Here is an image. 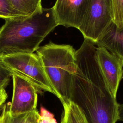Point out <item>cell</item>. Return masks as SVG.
Returning a JSON list of instances; mask_svg holds the SVG:
<instances>
[{
	"label": "cell",
	"instance_id": "1",
	"mask_svg": "<svg viewBox=\"0 0 123 123\" xmlns=\"http://www.w3.org/2000/svg\"><path fill=\"white\" fill-rule=\"evenodd\" d=\"M97 47L84 38L75 51L76 70L72 75L69 100L78 107L87 123H116L119 104L100 69Z\"/></svg>",
	"mask_w": 123,
	"mask_h": 123
},
{
	"label": "cell",
	"instance_id": "2",
	"mask_svg": "<svg viewBox=\"0 0 123 123\" xmlns=\"http://www.w3.org/2000/svg\"><path fill=\"white\" fill-rule=\"evenodd\" d=\"M58 24L53 7L29 16L5 20L0 28V55L32 53Z\"/></svg>",
	"mask_w": 123,
	"mask_h": 123
},
{
	"label": "cell",
	"instance_id": "3",
	"mask_svg": "<svg viewBox=\"0 0 123 123\" xmlns=\"http://www.w3.org/2000/svg\"><path fill=\"white\" fill-rule=\"evenodd\" d=\"M75 51L70 45L52 42L36 50L55 95L61 102L69 100L72 75L76 70Z\"/></svg>",
	"mask_w": 123,
	"mask_h": 123
},
{
	"label": "cell",
	"instance_id": "4",
	"mask_svg": "<svg viewBox=\"0 0 123 123\" xmlns=\"http://www.w3.org/2000/svg\"><path fill=\"white\" fill-rule=\"evenodd\" d=\"M0 60L12 73L33 84L37 89L55 91L46 75L42 62L37 53L0 55Z\"/></svg>",
	"mask_w": 123,
	"mask_h": 123
},
{
	"label": "cell",
	"instance_id": "5",
	"mask_svg": "<svg viewBox=\"0 0 123 123\" xmlns=\"http://www.w3.org/2000/svg\"><path fill=\"white\" fill-rule=\"evenodd\" d=\"M112 22L111 0H90L84 20L78 29L84 38L95 43Z\"/></svg>",
	"mask_w": 123,
	"mask_h": 123
},
{
	"label": "cell",
	"instance_id": "6",
	"mask_svg": "<svg viewBox=\"0 0 123 123\" xmlns=\"http://www.w3.org/2000/svg\"><path fill=\"white\" fill-rule=\"evenodd\" d=\"M13 94L8 109L10 113L17 116L37 109V88L31 83L15 74H12Z\"/></svg>",
	"mask_w": 123,
	"mask_h": 123
},
{
	"label": "cell",
	"instance_id": "7",
	"mask_svg": "<svg viewBox=\"0 0 123 123\" xmlns=\"http://www.w3.org/2000/svg\"><path fill=\"white\" fill-rule=\"evenodd\" d=\"M89 1L57 0L53 8L58 25L78 29L86 13Z\"/></svg>",
	"mask_w": 123,
	"mask_h": 123
},
{
	"label": "cell",
	"instance_id": "8",
	"mask_svg": "<svg viewBox=\"0 0 123 123\" xmlns=\"http://www.w3.org/2000/svg\"><path fill=\"white\" fill-rule=\"evenodd\" d=\"M97 56L108 86L112 94L116 97L119 84L123 78V61L101 47H97Z\"/></svg>",
	"mask_w": 123,
	"mask_h": 123
},
{
	"label": "cell",
	"instance_id": "9",
	"mask_svg": "<svg viewBox=\"0 0 123 123\" xmlns=\"http://www.w3.org/2000/svg\"><path fill=\"white\" fill-rule=\"evenodd\" d=\"M95 44L123 61V27L120 29L113 22H111Z\"/></svg>",
	"mask_w": 123,
	"mask_h": 123
},
{
	"label": "cell",
	"instance_id": "10",
	"mask_svg": "<svg viewBox=\"0 0 123 123\" xmlns=\"http://www.w3.org/2000/svg\"><path fill=\"white\" fill-rule=\"evenodd\" d=\"M2 123H38L40 115L37 109L31 112L17 115H12L6 105L3 107L2 112Z\"/></svg>",
	"mask_w": 123,
	"mask_h": 123
},
{
	"label": "cell",
	"instance_id": "11",
	"mask_svg": "<svg viewBox=\"0 0 123 123\" xmlns=\"http://www.w3.org/2000/svg\"><path fill=\"white\" fill-rule=\"evenodd\" d=\"M63 108L62 123H87L78 107L70 100L62 102Z\"/></svg>",
	"mask_w": 123,
	"mask_h": 123
},
{
	"label": "cell",
	"instance_id": "12",
	"mask_svg": "<svg viewBox=\"0 0 123 123\" xmlns=\"http://www.w3.org/2000/svg\"><path fill=\"white\" fill-rule=\"evenodd\" d=\"M13 7L25 16H29L41 10V0H9Z\"/></svg>",
	"mask_w": 123,
	"mask_h": 123
},
{
	"label": "cell",
	"instance_id": "13",
	"mask_svg": "<svg viewBox=\"0 0 123 123\" xmlns=\"http://www.w3.org/2000/svg\"><path fill=\"white\" fill-rule=\"evenodd\" d=\"M25 16L16 10L9 0H0V18L7 20L16 19Z\"/></svg>",
	"mask_w": 123,
	"mask_h": 123
},
{
	"label": "cell",
	"instance_id": "14",
	"mask_svg": "<svg viewBox=\"0 0 123 123\" xmlns=\"http://www.w3.org/2000/svg\"><path fill=\"white\" fill-rule=\"evenodd\" d=\"M112 22L118 28L123 27V0H111Z\"/></svg>",
	"mask_w": 123,
	"mask_h": 123
},
{
	"label": "cell",
	"instance_id": "15",
	"mask_svg": "<svg viewBox=\"0 0 123 123\" xmlns=\"http://www.w3.org/2000/svg\"><path fill=\"white\" fill-rule=\"evenodd\" d=\"M12 73L0 60V90L5 89L12 76Z\"/></svg>",
	"mask_w": 123,
	"mask_h": 123
},
{
	"label": "cell",
	"instance_id": "16",
	"mask_svg": "<svg viewBox=\"0 0 123 123\" xmlns=\"http://www.w3.org/2000/svg\"><path fill=\"white\" fill-rule=\"evenodd\" d=\"M40 118L45 123H57L54 115L43 107L40 109Z\"/></svg>",
	"mask_w": 123,
	"mask_h": 123
},
{
	"label": "cell",
	"instance_id": "17",
	"mask_svg": "<svg viewBox=\"0 0 123 123\" xmlns=\"http://www.w3.org/2000/svg\"><path fill=\"white\" fill-rule=\"evenodd\" d=\"M7 97H8V95L5 89H0V108L1 106L4 103V102L7 98Z\"/></svg>",
	"mask_w": 123,
	"mask_h": 123
},
{
	"label": "cell",
	"instance_id": "18",
	"mask_svg": "<svg viewBox=\"0 0 123 123\" xmlns=\"http://www.w3.org/2000/svg\"><path fill=\"white\" fill-rule=\"evenodd\" d=\"M118 121L123 122V103L119 104L118 108Z\"/></svg>",
	"mask_w": 123,
	"mask_h": 123
},
{
	"label": "cell",
	"instance_id": "19",
	"mask_svg": "<svg viewBox=\"0 0 123 123\" xmlns=\"http://www.w3.org/2000/svg\"><path fill=\"white\" fill-rule=\"evenodd\" d=\"M38 123H45L43 122V121L41 119V118L40 117V118H39V121H38Z\"/></svg>",
	"mask_w": 123,
	"mask_h": 123
},
{
	"label": "cell",
	"instance_id": "20",
	"mask_svg": "<svg viewBox=\"0 0 123 123\" xmlns=\"http://www.w3.org/2000/svg\"><path fill=\"white\" fill-rule=\"evenodd\" d=\"M0 123H2V116L1 114L0 115Z\"/></svg>",
	"mask_w": 123,
	"mask_h": 123
},
{
	"label": "cell",
	"instance_id": "21",
	"mask_svg": "<svg viewBox=\"0 0 123 123\" xmlns=\"http://www.w3.org/2000/svg\"></svg>",
	"mask_w": 123,
	"mask_h": 123
}]
</instances>
